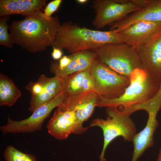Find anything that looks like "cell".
<instances>
[{
    "instance_id": "20",
    "label": "cell",
    "mask_w": 161,
    "mask_h": 161,
    "mask_svg": "<svg viewBox=\"0 0 161 161\" xmlns=\"http://www.w3.org/2000/svg\"><path fill=\"white\" fill-rule=\"evenodd\" d=\"M4 157L6 161H37L34 155L21 152L11 145L6 148Z\"/></svg>"
},
{
    "instance_id": "8",
    "label": "cell",
    "mask_w": 161,
    "mask_h": 161,
    "mask_svg": "<svg viewBox=\"0 0 161 161\" xmlns=\"http://www.w3.org/2000/svg\"><path fill=\"white\" fill-rule=\"evenodd\" d=\"M65 96L63 92L35 109L28 118L19 121L12 120L8 116L7 124L1 126L3 134L8 133H30L41 130L45 119L52 110L60 105Z\"/></svg>"
},
{
    "instance_id": "24",
    "label": "cell",
    "mask_w": 161,
    "mask_h": 161,
    "mask_svg": "<svg viewBox=\"0 0 161 161\" xmlns=\"http://www.w3.org/2000/svg\"><path fill=\"white\" fill-rule=\"evenodd\" d=\"M52 47V52L51 53L52 57L54 60L60 59L62 57L63 52L62 50L54 46Z\"/></svg>"
},
{
    "instance_id": "26",
    "label": "cell",
    "mask_w": 161,
    "mask_h": 161,
    "mask_svg": "<svg viewBox=\"0 0 161 161\" xmlns=\"http://www.w3.org/2000/svg\"><path fill=\"white\" fill-rule=\"evenodd\" d=\"M157 161H161V148L159 151Z\"/></svg>"
},
{
    "instance_id": "5",
    "label": "cell",
    "mask_w": 161,
    "mask_h": 161,
    "mask_svg": "<svg viewBox=\"0 0 161 161\" xmlns=\"http://www.w3.org/2000/svg\"><path fill=\"white\" fill-rule=\"evenodd\" d=\"M108 117L106 119L97 118L91 122L90 127L98 126L102 129L103 143L100 161H105L106 150L110 143L119 137L124 140L132 141L136 134V126L130 117V115L115 108H107Z\"/></svg>"
},
{
    "instance_id": "3",
    "label": "cell",
    "mask_w": 161,
    "mask_h": 161,
    "mask_svg": "<svg viewBox=\"0 0 161 161\" xmlns=\"http://www.w3.org/2000/svg\"><path fill=\"white\" fill-rule=\"evenodd\" d=\"M129 78V84L121 96L112 98L98 96L96 106L115 108L128 114L132 108L151 99L160 88L161 82L143 69H136Z\"/></svg>"
},
{
    "instance_id": "27",
    "label": "cell",
    "mask_w": 161,
    "mask_h": 161,
    "mask_svg": "<svg viewBox=\"0 0 161 161\" xmlns=\"http://www.w3.org/2000/svg\"><path fill=\"white\" fill-rule=\"evenodd\" d=\"M87 0H77L76 1L80 4H83L86 3L88 1Z\"/></svg>"
},
{
    "instance_id": "9",
    "label": "cell",
    "mask_w": 161,
    "mask_h": 161,
    "mask_svg": "<svg viewBox=\"0 0 161 161\" xmlns=\"http://www.w3.org/2000/svg\"><path fill=\"white\" fill-rule=\"evenodd\" d=\"M92 2L95 13L92 24L97 29L118 21L142 8L131 0L122 3L116 0H94Z\"/></svg>"
},
{
    "instance_id": "11",
    "label": "cell",
    "mask_w": 161,
    "mask_h": 161,
    "mask_svg": "<svg viewBox=\"0 0 161 161\" xmlns=\"http://www.w3.org/2000/svg\"><path fill=\"white\" fill-rule=\"evenodd\" d=\"M47 127L49 134L59 140L67 138L72 133L82 134L89 128L81 127L75 113L60 105L57 107Z\"/></svg>"
},
{
    "instance_id": "14",
    "label": "cell",
    "mask_w": 161,
    "mask_h": 161,
    "mask_svg": "<svg viewBox=\"0 0 161 161\" xmlns=\"http://www.w3.org/2000/svg\"><path fill=\"white\" fill-rule=\"evenodd\" d=\"M39 79L43 88L41 92L35 96H31L29 110L33 112L39 106L52 100L63 92L64 79L57 75L48 78L44 75Z\"/></svg>"
},
{
    "instance_id": "16",
    "label": "cell",
    "mask_w": 161,
    "mask_h": 161,
    "mask_svg": "<svg viewBox=\"0 0 161 161\" xmlns=\"http://www.w3.org/2000/svg\"><path fill=\"white\" fill-rule=\"evenodd\" d=\"M69 56L71 61L66 67L59 70L50 66V72L55 75L64 78L76 72L88 69L95 60V54L93 51H84L72 53Z\"/></svg>"
},
{
    "instance_id": "7",
    "label": "cell",
    "mask_w": 161,
    "mask_h": 161,
    "mask_svg": "<svg viewBox=\"0 0 161 161\" xmlns=\"http://www.w3.org/2000/svg\"><path fill=\"white\" fill-rule=\"evenodd\" d=\"M161 108V97L157 96L137 107V111H146L148 117L145 127L136 134L132 141L134 149L131 161H137L145 151L153 145L154 134L158 125L157 115Z\"/></svg>"
},
{
    "instance_id": "17",
    "label": "cell",
    "mask_w": 161,
    "mask_h": 161,
    "mask_svg": "<svg viewBox=\"0 0 161 161\" xmlns=\"http://www.w3.org/2000/svg\"><path fill=\"white\" fill-rule=\"evenodd\" d=\"M161 27V22L143 21L136 23L120 32L125 43L133 47Z\"/></svg>"
},
{
    "instance_id": "21",
    "label": "cell",
    "mask_w": 161,
    "mask_h": 161,
    "mask_svg": "<svg viewBox=\"0 0 161 161\" xmlns=\"http://www.w3.org/2000/svg\"><path fill=\"white\" fill-rule=\"evenodd\" d=\"M10 18L9 16H0V44L5 47L12 48L13 44L8 30L9 26L7 21Z\"/></svg>"
},
{
    "instance_id": "15",
    "label": "cell",
    "mask_w": 161,
    "mask_h": 161,
    "mask_svg": "<svg viewBox=\"0 0 161 161\" xmlns=\"http://www.w3.org/2000/svg\"><path fill=\"white\" fill-rule=\"evenodd\" d=\"M47 0H0V16L20 14L25 17L42 10Z\"/></svg>"
},
{
    "instance_id": "25",
    "label": "cell",
    "mask_w": 161,
    "mask_h": 161,
    "mask_svg": "<svg viewBox=\"0 0 161 161\" xmlns=\"http://www.w3.org/2000/svg\"><path fill=\"white\" fill-rule=\"evenodd\" d=\"M136 5L144 8L148 6L151 2V0H131Z\"/></svg>"
},
{
    "instance_id": "22",
    "label": "cell",
    "mask_w": 161,
    "mask_h": 161,
    "mask_svg": "<svg viewBox=\"0 0 161 161\" xmlns=\"http://www.w3.org/2000/svg\"><path fill=\"white\" fill-rule=\"evenodd\" d=\"M62 2V0H54L48 4L44 9V17L47 19H51L52 15L58 10Z\"/></svg>"
},
{
    "instance_id": "10",
    "label": "cell",
    "mask_w": 161,
    "mask_h": 161,
    "mask_svg": "<svg viewBox=\"0 0 161 161\" xmlns=\"http://www.w3.org/2000/svg\"><path fill=\"white\" fill-rule=\"evenodd\" d=\"M134 47L143 69L161 82V27Z\"/></svg>"
},
{
    "instance_id": "6",
    "label": "cell",
    "mask_w": 161,
    "mask_h": 161,
    "mask_svg": "<svg viewBox=\"0 0 161 161\" xmlns=\"http://www.w3.org/2000/svg\"><path fill=\"white\" fill-rule=\"evenodd\" d=\"M90 71L94 83L93 91L98 97L107 98L119 97L130 83L129 77L117 73L95 60L90 68Z\"/></svg>"
},
{
    "instance_id": "13",
    "label": "cell",
    "mask_w": 161,
    "mask_h": 161,
    "mask_svg": "<svg viewBox=\"0 0 161 161\" xmlns=\"http://www.w3.org/2000/svg\"><path fill=\"white\" fill-rule=\"evenodd\" d=\"M143 21L161 22V0H151L146 7L109 26L110 30H114L120 32L136 23Z\"/></svg>"
},
{
    "instance_id": "4",
    "label": "cell",
    "mask_w": 161,
    "mask_h": 161,
    "mask_svg": "<svg viewBox=\"0 0 161 161\" xmlns=\"http://www.w3.org/2000/svg\"><path fill=\"white\" fill-rule=\"evenodd\" d=\"M93 52L95 60L121 75L129 77L136 69H143L136 49L126 43L107 44Z\"/></svg>"
},
{
    "instance_id": "2",
    "label": "cell",
    "mask_w": 161,
    "mask_h": 161,
    "mask_svg": "<svg viewBox=\"0 0 161 161\" xmlns=\"http://www.w3.org/2000/svg\"><path fill=\"white\" fill-rule=\"evenodd\" d=\"M125 43L123 35L115 30L101 31L66 22L61 24L53 46L72 53L94 51L110 44Z\"/></svg>"
},
{
    "instance_id": "1",
    "label": "cell",
    "mask_w": 161,
    "mask_h": 161,
    "mask_svg": "<svg viewBox=\"0 0 161 161\" xmlns=\"http://www.w3.org/2000/svg\"><path fill=\"white\" fill-rule=\"evenodd\" d=\"M42 10L36 12L21 20H13L9 26L13 44L31 53L45 50L53 47L61 25L58 17L46 19Z\"/></svg>"
},
{
    "instance_id": "19",
    "label": "cell",
    "mask_w": 161,
    "mask_h": 161,
    "mask_svg": "<svg viewBox=\"0 0 161 161\" xmlns=\"http://www.w3.org/2000/svg\"><path fill=\"white\" fill-rule=\"evenodd\" d=\"M21 91L12 80L0 74V105L13 106L21 96Z\"/></svg>"
},
{
    "instance_id": "12",
    "label": "cell",
    "mask_w": 161,
    "mask_h": 161,
    "mask_svg": "<svg viewBox=\"0 0 161 161\" xmlns=\"http://www.w3.org/2000/svg\"><path fill=\"white\" fill-rule=\"evenodd\" d=\"M98 96L93 91L65 97L61 105L73 111L79 126L84 127L83 123L91 117L96 106Z\"/></svg>"
},
{
    "instance_id": "18",
    "label": "cell",
    "mask_w": 161,
    "mask_h": 161,
    "mask_svg": "<svg viewBox=\"0 0 161 161\" xmlns=\"http://www.w3.org/2000/svg\"><path fill=\"white\" fill-rule=\"evenodd\" d=\"M90 68L71 74L64 78L63 92L66 97L87 92L86 81Z\"/></svg>"
},
{
    "instance_id": "23",
    "label": "cell",
    "mask_w": 161,
    "mask_h": 161,
    "mask_svg": "<svg viewBox=\"0 0 161 161\" xmlns=\"http://www.w3.org/2000/svg\"><path fill=\"white\" fill-rule=\"evenodd\" d=\"M42 88V83L39 78L36 82H30L25 87L26 89L30 92L32 96L38 95L41 92Z\"/></svg>"
}]
</instances>
